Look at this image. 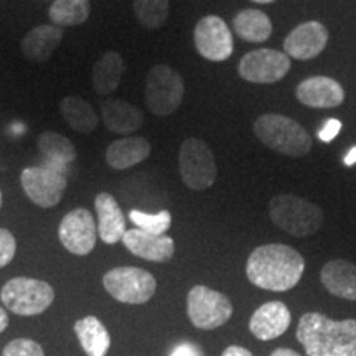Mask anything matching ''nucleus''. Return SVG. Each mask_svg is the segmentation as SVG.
<instances>
[{"instance_id":"f257e3e1","label":"nucleus","mask_w":356,"mask_h":356,"mask_svg":"<svg viewBox=\"0 0 356 356\" xmlns=\"http://www.w3.org/2000/svg\"><path fill=\"white\" fill-rule=\"evenodd\" d=\"M305 261L287 244H264L248 257L246 275L252 286L270 292L291 291L300 282Z\"/></svg>"},{"instance_id":"f03ea898","label":"nucleus","mask_w":356,"mask_h":356,"mask_svg":"<svg viewBox=\"0 0 356 356\" xmlns=\"http://www.w3.org/2000/svg\"><path fill=\"white\" fill-rule=\"evenodd\" d=\"M297 340L307 356H356V320L307 312L297 325Z\"/></svg>"},{"instance_id":"7ed1b4c3","label":"nucleus","mask_w":356,"mask_h":356,"mask_svg":"<svg viewBox=\"0 0 356 356\" xmlns=\"http://www.w3.org/2000/svg\"><path fill=\"white\" fill-rule=\"evenodd\" d=\"M254 134L270 150L291 157H304L312 149L309 132L282 114H262L254 122Z\"/></svg>"},{"instance_id":"20e7f679","label":"nucleus","mask_w":356,"mask_h":356,"mask_svg":"<svg viewBox=\"0 0 356 356\" xmlns=\"http://www.w3.org/2000/svg\"><path fill=\"white\" fill-rule=\"evenodd\" d=\"M269 215L277 228L296 238L315 234L323 225L322 208L293 195H277L270 200Z\"/></svg>"},{"instance_id":"39448f33","label":"nucleus","mask_w":356,"mask_h":356,"mask_svg":"<svg viewBox=\"0 0 356 356\" xmlns=\"http://www.w3.org/2000/svg\"><path fill=\"white\" fill-rule=\"evenodd\" d=\"M185 96L181 74L168 65L150 68L145 79V104L155 115H170L180 108Z\"/></svg>"},{"instance_id":"423d86ee","label":"nucleus","mask_w":356,"mask_h":356,"mask_svg":"<svg viewBox=\"0 0 356 356\" xmlns=\"http://www.w3.org/2000/svg\"><path fill=\"white\" fill-rule=\"evenodd\" d=\"M0 299L17 315L33 317L44 312L55 300V291L48 282L30 277H13L0 292Z\"/></svg>"},{"instance_id":"0eeeda50","label":"nucleus","mask_w":356,"mask_h":356,"mask_svg":"<svg viewBox=\"0 0 356 356\" xmlns=\"http://www.w3.org/2000/svg\"><path fill=\"white\" fill-rule=\"evenodd\" d=\"M178 168L184 184L190 190L202 191L213 186L218 175L215 155L208 144L202 139L184 140L178 154Z\"/></svg>"},{"instance_id":"6e6552de","label":"nucleus","mask_w":356,"mask_h":356,"mask_svg":"<svg viewBox=\"0 0 356 356\" xmlns=\"http://www.w3.org/2000/svg\"><path fill=\"white\" fill-rule=\"evenodd\" d=\"M104 289L118 302L140 305L149 302L157 291V280L140 267H115L102 277Z\"/></svg>"},{"instance_id":"1a4fd4ad","label":"nucleus","mask_w":356,"mask_h":356,"mask_svg":"<svg viewBox=\"0 0 356 356\" xmlns=\"http://www.w3.org/2000/svg\"><path fill=\"white\" fill-rule=\"evenodd\" d=\"M190 322L200 330H215L229 322L233 304L225 293L207 286H195L186 297Z\"/></svg>"},{"instance_id":"9d476101","label":"nucleus","mask_w":356,"mask_h":356,"mask_svg":"<svg viewBox=\"0 0 356 356\" xmlns=\"http://www.w3.org/2000/svg\"><path fill=\"white\" fill-rule=\"evenodd\" d=\"M20 184L26 197L37 207L53 208L63 198L68 180L65 175V167L48 162V165L24 168Z\"/></svg>"},{"instance_id":"9b49d317","label":"nucleus","mask_w":356,"mask_h":356,"mask_svg":"<svg viewBox=\"0 0 356 356\" xmlns=\"http://www.w3.org/2000/svg\"><path fill=\"white\" fill-rule=\"evenodd\" d=\"M193 42L197 51L204 60L226 61L233 55L234 40L226 22L216 15L203 17L193 30Z\"/></svg>"},{"instance_id":"f8f14e48","label":"nucleus","mask_w":356,"mask_h":356,"mask_svg":"<svg viewBox=\"0 0 356 356\" xmlns=\"http://www.w3.org/2000/svg\"><path fill=\"white\" fill-rule=\"evenodd\" d=\"M238 71L239 76L249 83L273 84L286 78L291 71V58L282 51L262 48L244 55L239 61Z\"/></svg>"},{"instance_id":"ddd939ff","label":"nucleus","mask_w":356,"mask_h":356,"mask_svg":"<svg viewBox=\"0 0 356 356\" xmlns=\"http://www.w3.org/2000/svg\"><path fill=\"white\" fill-rule=\"evenodd\" d=\"M58 236L65 249L71 254L88 256L96 246L97 225L91 211L86 208H76L65 215L58 228Z\"/></svg>"},{"instance_id":"4468645a","label":"nucleus","mask_w":356,"mask_h":356,"mask_svg":"<svg viewBox=\"0 0 356 356\" xmlns=\"http://www.w3.org/2000/svg\"><path fill=\"white\" fill-rule=\"evenodd\" d=\"M328 43V30L320 22H305L292 30L284 40V51L293 60L309 61L317 58Z\"/></svg>"},{"instance_id":"2eb2a0df","label":"nucleus","mask_w":356,"mask_h":356,"mask_svg":"<svg viewBox=\"0 0 356 356\" xmlns=\"http://www.w3.org/2000/svg\"><path fill=\"white\" fill-rule=\"evenodd\" d=\"M292 315L289 307L280 300H270L262 304L249 320V330L261 341H270L279 338L291 327Z\"/></svg>"},{"instance_id":"dca6fc26","label":"nucleus","mask_w":356,"mask_h":356,"mask_svg":"<svg viewBox=\"0 0 356 356\" xmlns=\"http://www.w3.org/2000/svg\"><path fill=\"white\" fill-rule=\"evenodd\" d=\"M296 96L304 106L314 109H330L345 101L341 84L328 76H312L302 81L296 89Z\"/></svg>"},{"instance_id":"f3484780","label":"nucleus","mask_w":356,"mask_h":356,"mask_svg":"<svg viewBox=\"0 0 356 356\" xmlns=\"http://www.w3.org/2000/svg\"><path fill=\"white\" fill-rule=\"evenodd\" d=\"M122 243L134 256L152 262H167L175 254V243L170 236L150 234L139 228L127 229Z\"/></svg>"},{"instance_id":"a211bd4d","label":"nucleus","mask_w":356,"mask_h":356,"mask_svg":"<svg viewBox=\"0 0 356 356\" xmlns=\"http://www.w3.org/2000/svg\"><path fill=\"white\" fill-rule=\"evenodd\" d=\"M99 108L104 126L119 136H131L132 132L139 131L145 121L144 113L124 99L108 97L99 102Z\"/></svg>"},{"instance_id":"6ab92c4d","label":"nucleus","mask_w":356,"mask_h":356,"mask_svg":"<svg viewBox=\"0 0 356 356\" xmlns=\"http://www.w3.org/2000/svg\"><path fill=\"white\" fill-rule=\"evenodd\" d=\"M95 208L97 215V236L106 244H115L122 241L126 234V218L111 193L102 191L95 200Z\"/></svg>"},{"instance_id":"aec40b11","label":"nucleus","mask_w":356,"mask_h":356,"mask_svg":"<svg viewBox=\"0 0 356 356\" xmlns=\"http://www.w3.org/2000/svg\"><path fill=\"white\" fill-rule=\"evenodd\" d=\"M63 29L56 25H38L22 38L20 48L26 60L33 63H44L53 56L60 43L63 42Z\"/></svg>"},{"instance_id":"412c9836","label":"nucleus","mask_w":356,"mask_h":356,"mask_svg":"<svg viewBox=\"0 0 356 356\" xmlns=\"http://www.w3.org/2000/svg\"><path fill=\"white\" fill-rule=\"evenodd\" d=\"M323 287L338 299L356 302V264L346 259H333L320 270Z\"/></svg>"},{"instance_id":"4be33fe9","label":"nucleus","mask_w":356,"mask_h":356,"mask_svg":"<svg viewBox=\"0 0 356 356\" xmlns=\"http://www.w3.org/2000/svg\"><path fill=\"white\" fill-rule=\"evenodd\" d=\"M150 150L149 140L144 137H122L106 149V162L114 170H126L149 159Z\"/></svg>"},{"instance_id":"5701e85b","label":"nucleus","mask_w":356,"mask_h":356,"mask_svg":"<svg viewBox=\"0 0 356 356\" xmlns=\"http://www.w3.org/2000/svg\"><path fill=\"white\" fill-rule=\"evenodd\" d=\"M126 63L118 51H106L92 66V86L99 96H108L121 84Z\"/></svg>"},{"instance_id":"b1692460","label":"nucleus","mask_w":356,"mask_h":356,"mask_svg":"<svg viewBox=\"0 0 356 356\" xmlns=\"http://www.w3.org/2000/svg\"><path fill=\"white\" fill-rule=\"evenodd\" d=\"M79 343L88 356H106L111 348V337L104 323L95 315H88L74 323Z\"/></svg>"},{"instance_id":"393cba45","label":"nucleus","mask_w":356,"mask_h":356,"mask_svg":"<svg viewBox=\"0 0 356 356\" xmlns=\"http://www.w3.org/2000/svg\"><path fill=\"white\" fill-rule=\"evenodd\" d=\"M60 113L68 126L79 134H91L99 126V118L88 101L78 96H66L60 101Z\"/></svg>"},{"instance_id":"a878e982","label":"nucleus","mask_w":356,"mask_h":356,"mask_svg":"<svg viewBox=\"0 0 356 356\" xmlns=\"http://www.w3.org/2000/svg\"><path fill=\"white\" fill-rule=\"evenodd\" d=\"M233 29L238 37L249 43H264L273 35V22L264 12L246 8L233 19Z\"/></svg>"},{"instance_id":"bb28decb","label":"nucleus","mask_w":356,"mask_h":356,"mask_svg":"<svg viewBox=\"0 0 356 356\" xmlns=\"http://www.w3.org/2000/svg\"><path fill=\"white\" fill-rule=\"evenodd\" d=\"M89 13H91L89 0H55L48 10V17L53 25L65 29V26L83 25L89 19Z\"/></svg>"},{"instance_id":"cd10ccee","label":"nucleus","mask_w":356,"mask_h":356,"mask_svg":"<svg viewBox=\"0 0 356 356\" xmlns=\"http://www.w3.org/2000/svg\"><path fill=\"white\" fill-rule=\"evenodd\" d=\"M38 149L44 159L55 165H68L76 160V149L73 142L58 132H43L38 137Z\"/></svg>"},{"instance_id":"c85d7f7f","label":"nucleus","mask_w":356,"mask_h":356,"mask_svg":"<svg viewBox=\"0 0 356 356\" xmlns=\"http://www.w3.org/2000/svg\"><path fill=\"white\" fill-rule=\"evenodd\" d=\"M134 13L142 26L157 30L167 24L170 0H134Z\"/></svg>"},{"instance_id":"c756f323","label":"nucleus","mask_w":356,"mask_h":356,"mask_svg":"<svg viewBox=\"0 0 356 356\" xmlns=\"http://www.w3.org/2000/svg\"><path fill=\"white\" fill-rule=\"evenodd\" d=\"M129 218H131V221L137 228L150 234H165L172 226V213L168 210H162L155 213V215L139 210H131Z\"/></svg>"},{"instance_id":"7c9ffc66","label":"nucleus","mask_w":356,"mask_h":356,"mask_svg":"<svg viewBox=\"0 0 356 356\" xmlns=\"http://www.w3.org/2000/svg\"><path fill=\"white\" fill-rule=\"evenodd\" d=\"M2 356H44V351L30 338H17L3 348Z\"/></svg>"},{"instance_id":"2f4dec72","label":"nucleus","mask_w":356,"mask_h":356,"mask_svg":"<svg viewBox=\"0 0 356 356\" xmlns=\"http://www.w3.org/2000/svg\"><path fill=\"white\" fill-rule=\"evenodd\" d=\"M17 252V241L8 229L0 228V267H6L12 262Z\"/></svg>"},{"instance_id":"473e14b6","label":"nucleus","mask_w":356,"mask_h":356,"mask_svg":"<svg viewBox=\"0 0 356 356\" xmlns=\"http://www.w3.org/2000/svg\"><path fill=\"white\" fill-rule=\"evenodd\" d=\"M340 131H341V122L338 121V119H328V121L323 124V127L320 129L318 139L325 142V144H328V142L335 139L338 134H340Z\"/></svg>"},{"instance_id":"72a5a7b5","label":"nucleus","mask_w":356,"mask_h":356,"mask_svg":"<svg viewBox=\"0 0 356 356\" xmlns=\"http://www.w3.org/2000/svg\"><path fill=\"white\" fill-rule=\"evenodd\" d=\"M170 356H203V351L200 346L190 343V341H184L172 350Z\"/></svg>"},{"instance_id":"f704fd0d","label":"nucleus","mask_w":356,"mask_h":356,"mask_svg":"<svg viewBox=\"0 0 356 356\" xmlns=\"http://www.w3.org/2000/svg\"><path fill=\"white\" fill-rule=\"evenodd\" d=\"M221 356H254L251 353V351L244 348V346H239V345H229L228 348L222 351Z\"/></svg>"},{"instance_id":"c9c22d12","label":"nucleus","mask_w":356,"mask_h":356,"mask_svg":"<svg viewBox=\"0 0 356 356\" xmlns=\"http://www.w3.org/2000/svg\"><path fill=\"white\" fill-rule=\"evenodd\" d=\"M270 356H302L300 353H297V351H293L291 348H277L274 350Z\"/></svg>"},{"instance_id":"e433bc0d","label":"nucleus","mask_w":356,"mask_h":356,"mask_svg":"<svg viewBox=\"0 0 356 356\" xmlns=\"http://www.w3.org/2000/svg\"><path fill=\"white\" fill-rule=\"evenodd\" d=\"M343 162H345L346 167L355 165V163H356V147H353V149H350V152L345 155Z\"/></svg>"},{"instance_id":"4c0bfd02","label":"nucleus","mask_w":356,"mask_h":356,"mask_svg":"<svg viewBox=\"0 0 356 356\" xmlns=\"http://www.w3.org/2000/svg\"><path fill=\"white\" fill-rule=\"evenodd\" d=\"M7 327H8V315L7 312L0 307V333L6 332Z\"/></svg>"},{"instance_id":"58836bf2","label":"nucleus","mask_w":356,"mask_h":356,"mask_svg":"<svg viewBox=\"0 0 356 356\" xmlns=\"http://www.w3.org/2000/svg\"><path fill=\"white\" fill-rule=\"evenodd\" d=\"M252 2H256V3H273V2H275V0H252Z\"/></svg>"},{"instance_id":"ea45409f","label":"nucleus","mask_w":356,"mask_h":356,"mask_svg":"<svg viewBox=\"0 0 356 356\" xmlns=\"http://www.w3.org/2000/svg\"><path fill=\"white\" fill-rule=\"evenodd\" d=\"M0 207H2V191H0Z\"/></svg>"}]
</instances>
